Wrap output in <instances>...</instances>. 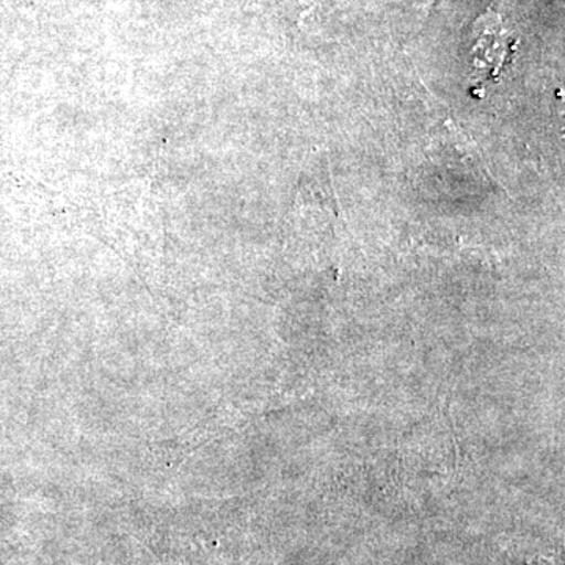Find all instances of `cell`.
<instances>
[{"label": "cell", "instance_id": "obj_1", "mask_svg": "<svg viewBox=\"0 0 565 565\" xmlns=\"http://www.w3.org/2000/svg\"><path fill=\"white\" fill-rule=\"evenodd\" d=\"M475 31L478 36L473 50L475 66L489 70L490 76L497 77L515 44L511 33L504 28L500 13L492 9L476 21Z\"/></svg>", "mask_w": 565, "mask_h": 565}, {"label": "cell", "instance_id": "obj_2", "mask_svg": "<svg viewBox=\"0 0 565 565\" xmlns=\"http://www.w3.org/2000/svg\"><path fill=\"white\" fill-rule=\"evenodd\" d=\"M434 2H435V0H418L419 9H422L423 11H426V13H427V11L433 9Z\"/></svg>", "mask_w": 565, "mask_h": 565}]
</instances>
